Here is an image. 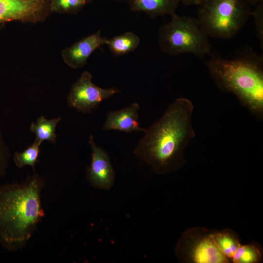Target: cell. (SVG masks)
<instances>
[{
	"mask_svg": "<svg viewBox=\"0 0 263 263\" xmlns=\"http://www.w3.org/2000/svg\"><path fill=\"white\" fill-rule=\"evenodd\" d=\"M194 105L188 98L169 104L162 116L149 128L133 151L135 157L157 174L175 170L184 163V151L195 136Z\"/></svg>",
	"mask_w": 263,
	"mask_h": 263,
	"instance_id": "6da1fadb",
	"label": "cell"
},
{
	"mask_svg": "<svg viewBox=\"0 0 263 263\" xmlns=\"http://www.w3.org/2000/svg\"><path fill=\"white\" fill-rule=\"evenodd\" d=\"M43 186L36 174L22 183L0 185V244L6 249L25 245L44 216L40 197Z\"/></svg>",
	"mask_w": 263,
	"mask_h": 263,
	"instance_id": "7a4b0ae2",
	"label": "cell"
},
{
	"mask_svg": "<svg viewBox=\"0 0 263 263\" xmlns=\"http://www.w3.org/2000/svg\"><path fill=\"white\" fill-rule=\"evenodd\" d=\"M206 63L218 87L233 94L258 119L263 118V56L253 54L232 59L213 54Z\"/></svg>",
	"mask_w": 263,
	"mask_h": 263,
	"instance_id": "3957f363",
	"label": "cell"
},
{
	"mask_svg": "<svg viewBox=\"0 0 263 263\" xmlns=\"http://www.w3.org/2000/svg\"><path fill=\"white\" fill-rule=\"evenodd\" d=\"M171 16V20L158 31V44L163 53L170 56L189 53L199 58L212 54L208 36L197 19L175 13Z\"/></svg>",
	"mask_w": 263,
	"mask_h": 263,
	"instance_id": "277c9868",
	"label": "cell"
},
{
	"mask_svg": "<svg viewBox=\"0 0 263 263\" xmlns=\"http://www.w3.org/2000/svg\"><path fill=\"white\" fill-rule=\"evenodd\" d=\"M251 14L249 4L244 0H207L199 5L197 19L208 36L230 39Z\"/></svg>",
	"mask_w": 263,
	"mask_h": 263,
	"instance_id": "5b68a950",
	"label": "cell"
},
{
	"mask_svg": "<svg viewBox=\"0 0 263 263\" xmlns=\"http://www.w3.org/2000/svg\"><path fill=\"white\" fill-rule=\"evenodd\" d=\"M92 78L91 73L84 71L73 84L67 97L69 107L81 113H91L102 101L119 92L115 87H99L92 82Z\"/></svg>",
	"mask_w": 263,
	"mask_h": 263,
	"instance_id": "8992f818",
	"label": "cell"
},
{
	"mask_svg": "<svg viewBox=\"0 0 263 263\" xmlns=\"http://www.w3.org/2000/svg\"><path fill=\"white\" fill-rule=\"evenodd\" d=\"M50 0H0V24L43 22L49 16Z\"/></svg>",
	"mask_w": 263,
	"mask_h": 263,
	"instance_id": "52a82bcc",
	"label": "cell"
},
{
	"mask_svg": "<svg viewBox=\"0 0 263 263\" xmlns=\"http://www.w3.org/2000/svg\"><path fill=\"white\" fill-rule=\"evenodd\" d=\"M88 142L92 152L91 165L87 170L88 179L94 188L109 190L115 178L109 156L104 149L96 145L93 135L90 136Z\"/></svg>",
	"mask_w": 263,
	"mask_h": 263,
	"instance_id": "ba28073f",
	"label": "cell"
},
{
	"mask_svg": "<svg viewBox=\"0 0 263 263\" xmlns=\"http://www.w3.org/2000/svg\"><path fill=\"white\" fill-rule=\"evenodd\" d=\"M107 38L101 36V30L84 37L61 52L64 63L74 69L85 65L91 55L101 46L105 44Z\"/></svg>",
	"mask_w": 263,
	"mask_h": 263,
	"instance_id": "9c48e42d",
	"label": "cell"
},
{
	"mask_svg": "<svg viewBox=\"0 0 263 263\" xmlns=\"http://www.w3.org/2000/svg\"><path fill=\"white\" fill-rule=\"evenodd\" d=\"M139 105L134 102L120 110L110 112L102 126L105 131L116 130L126 133L143 132L139 126L138 111Z\"/></svg>",
	"mask_w": 263,
	"mask_h": 263,
	"instance_id": "30bf717a",
	"label": "cell"
},
{
	"mask_svg": "<svg viewBox=\"0 0 263 263\" xmlns=\"http://www.w3.org/2000/svg\"><path fill=\"white\" fill-rule=\"evenodd\" d=\"M191 257L197 263H224L228 261L219 248L212 235L205 237L196 243Z\"/></svg>",
	"mask_w": 263,
	"mask_h": 263,
	"instance_id": "8fae6325",
	"label": "cell"
},
{
	"mask_svg": "<svg viewBox=\"0 0 263 263\" xmlns=\"http://www.w3.org/2000/svg\"><path fill=\"white\" fill-rule=\"evenodd\" d=\"M180 0H129L130 9L144 12L152 18L175 13Z\"/></svg>",
	"mask_w": 263,
	"mask_h": 263,
	"instance_id": "7c38bea8",
	"label": "cell"
},
{
	"mask_svg": "<svg viewBox=\"0 0 263 263\" xmlns=\"http://www.w3.org/2000/svg\"><path fill=\"white\" fill-rule=\"evenodd\" d=\"M140 42L139 37L132 32H127L110 39H107L105 44L115 56H120L134 51Z\"/></svg>",
	"mask_w": 263,
	"mask_h": 263,
	"instance_id": "4fadbf2b",
	"label": "cell"
},
{
	"mask_svg": "<svg viewBox=\"0 0 263 263\" xmlns=\"http://www.w3.org/2000/svg\"><path fill=\"white\" fill-rule=\"evenodd\" d=\"M61 117L47 119L43 115L38 117L36 122H32L30 126L32 132L35 134L36 139L41 141L46 140L56 143V128Z\"/></svg>",
	"mask_w": 263,
	"mask_h": 263,
	"instance_id": "5bb4252c",
	"label": "cell"
},
{
	"mask_svg": "<svg viewBox=\"0 0 263 263\" xmlns=\"http://www.w3.org/2000/svg\"><path fill=\"white\" fill-rule=\"evenodd\" d=\"M88 0H50L51 13L76 14L86 5Z\"/></svg>",
	"mask_w": 263,
	"mask_h": 263,
	"instance_id": "9a60e30c",
	"label": "cell"
},
{
	"mask_svg": "<svg viewBox=\"0 0 263 263\" xmlns=\"http://www.w3.org/2000/svg\"><path fill=\"white\" fill-rule=\"evenodd\" d=\"M41 143L36 139L34 142L23 151L16 152L14 157L16 165L19 168L29 165L34 169L35 165L38 161L39 147Z\"/></svg>",
	"mask_w": 263,
	"mask_h": 263,
	"instance_id": "2e32d148",
	"label": "cell"
},
{
	"mask_svg": "<svg viewBox=\"0 0 263 263\" xmlns=\"http://www.w3.org/2000/svg\"><path fill=\"white\" fill-rule=\"evenodd\" d=\"M212 236L219 248L227 258H232L240 245L237 240L226 233H218Z\"/></svg>",
	"mask_w": 263,
	"mask_h": 263,
	"instance_id": "e0dca14e",
	"label": "cell"
},
{
	"mask_svg": "<svg viewBox=\"0 0 263 263\" xmlns=\"http://www.w3.org/2000/svg\"><path fill=\"white\" fill-rule=\"evenodd\" d=\"M261 254L259 249L253 245H240L232 257L233 262L251 263L259 261Z\"/></svg>",
	"mask_w": 263,
	"mask_h": 263,
	"instance_id": "ac0fdd59",
	"label": "cell"
},
{
	"mask_svg": "<svg viewBox=\"0 0 263 263\" xmlns=\"http://www.w3.org/2000/svg\"><path fill=\"white\" fill-rule=\"evenodd\" d=\"M255 20L257 37L259 40L262 49L263 48V1L258 4L255 10L251 11Z\"/></svg>",
	"mask_w": 263,
	"mask_h": 263,
	"instance_id": "d6986e66",
	"label": "cell"
},
{
	"mask_svg": "<svg viewBox=\"0 0 263 263\" xmlns=\"http://www.w3.org/2000/svg\"><path fill=\"white\" fill-rule=\"evenodd\" d=\"M207 0H180V2H182L185 5H200L203 3Z\"/></svg>",
	"mask_w": 263,
	"mask_h": 263,
	"instance_id": "ffe728a7",
	"label": "cell"
},
{
	"mask_svg": "<svg viewBox=\"0 0 263 263\" xmlns=\"http://www.w3.org/2000/svg\"><path fill=\"white\" fill-rule=\"evenodd\" d=\"M249 4H256L263 1V0H244Z\"/></svg>",
	"mask_w": 263,
	"mask_h": 263,
	"instance_id": "44dd1931",
	"label": "cell"
},
{
	"mask_svg": "<svg viewBox=\"0 0 263 263\" xmlns=\"http://www.w3.org/2000/svg\"></svg>",
	"mask_w": 263,
	"mask_h": 263,
	"instance_id": "7402d4cb",
	"label": "cell"
}]
</instances>
